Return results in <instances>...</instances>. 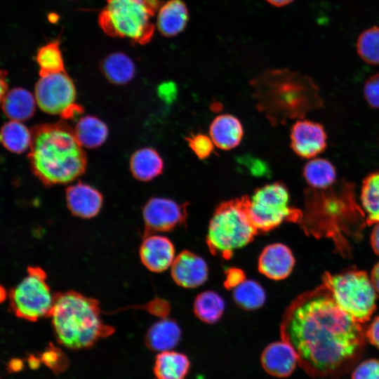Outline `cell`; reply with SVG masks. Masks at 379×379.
Masks as SVG:
<instances>
[{"label":"cell","instance_id":"cell-1","mask_svg":"<svg viewBox=\"0 0 379 379\" xmlns=\"http://www.w3.org/2000/svg\"><path fill=\"white\" fill-rule=\"evenodd\" d=\"M361 324L328 292L293 303L281 324V337L292 345L308 375L338 377L362 355L366 336Z\"/></svg>","mask_w":379,"mask_h":379},{"label":"cell","instance_id":"cell-2","mask_svg":"<svg viewBox=\"0 0 379 379\" xmlns=\"http://www.w3.org/2000/svg\"><path fill=\"white\" fill-rule=\"evenodd\" d=\"M31 132L30 167L45 185L67 184L85 172L86 154L67 123L37 125Z\"/></svg>","mask_w":379,"mask_h":379},{"label":"cell","instance_id":"cell-3","mask_svg":"<svg viewBox=\"0 0 379 379\" xmlns=\"http://www.w3.org/2000/svg\"><path fill=\"white\" fill-rule=\"evenodd\" d=\"M50 317L58 342L71 350L91 347L114 333L103 323L98 301L76 291L55 295Z\"/></svg>","mask_w":379,"mask_h":379},{"label":"cell","instance_id":"cell-4","mask_svg":"<svg viewBox=\"0 0 379 379\" xmlns=\"http://www.w3.org/2000/svg\"><path fill=\"white\" fill-rule=\"evenodd\" d=\"M248 197L220 204L208 224L206 244L211 252L230 258L234 252L253 241L258 233L248 212Z\"/></svg>","mask_w":379,"mask_h":379},{"label":"cell","instance_id":"cell-5","mask_svg":"<svg viewBox=\"0 0 379 379\" xmlns=\"http://www.w3.org/2000/svg\"><path fill=\"white\" fill-rule=\"evenodd\" d=\"M258 81L265 84L271 106L287 117H302L318 107V89L311 79L288 69L269 70ZM273 108V109H274Z\"/></svg>","mask_w":379,"mask_h":379},{"label":"cell","instance_id":"cell-6","mask_svg":"<svg viewBox=\"0 0 379 379\" xmlns=\"http://www.w3.org/2000/svg\"><path fill=\"white\" fill-rule=\"evenodd\" d=\"M154 13L145 0H106L98 24L109 36L127 38L143 45L154 35L155 27L150 18Z\"/></svg>","mask_w":379,"mask_h":379},{"label":"cell","instance_id":"cell-7","mask_svg":"<svg viewBox=\"0 0 379 379\" xmlns=\"http://www.w3.org/2000/svg\"><path fill=\"white\" fill-rule=\"evenodd\" d=\"M323 281L335 303L354 320L363 324L370 319L375 310L376 291L366 272L326 273Z\"/></svg>","mask_w":379,"mask_h":379},{"label":"cell","instance_id":"cell-8","mask_svg":"<svg viewBox=\"0 0 379 379\" xmlns=\"http://www.w3.org/2000/svg\"><path fill=\"white\" fill-rule=\"evenodd\" d=\"M289 203L288 190L280 182L260 187L248 197V215L258 232H269L284 222L298 221L302 213Z\"/></svg>","mask_w":379,"mask_h":379},{"label":"cell","instance_id":"cell-9","mask_svg":"<svg viewBox=\"0 0 379 379\" xmlns=\"http://www.w3.org/2000/svg\"><path fill=\"white\" fill-rule=\"evenodd\" d=\"M10 306L21 319L34 321L50 316L55 296L39 267H29L27 275L8 293Z\"/></svg>","mask_w":379,"mask_h":379},{"label":"cell","instance_id":"cell-10","mask_svg":"<svg viewBox=\"0 0 379 379\" xmlns=\"http://www.w3.org/2000/svg\"><path fill=\"white\" fill-rule=\"evenodd\" d=\"M76 88L65 72L41 76L34 87V97L39 108L50 114L70 119L83 112L75 103Z\"/></svg>","mask_w":379,"mask_h":379},{"label":"cell","instance_id":"cell-11","mask_svg":"<svg viewBox=\"0 0 379 379\" xmlns=\"http://www.w3.org/2000/svg\"><path fill=\"white\" fill-rule=\"evenodd\" d=\"M142 218L145 236L169 232L185 222L186 205L171 199L153 197L144 206Z\"/></svg>","mask_w":379,"mask_h":379},{"label":"cell","instance_id":"cell-12","mask_svg":"<svg viewBox=\"0 0 379 379\" xmlns=\"http://www.w3.org/2000/svg\"><path fill=\"white\" fill-rule=\"evenodd\" d=\"M327 145L324 127L310 120H299L292 126L291 146L299 157L311 159L322 152Z\"/></svg>","mask_w":379,"mask_h":379},{"label":"cell","instance_id":"cell-13","mask_svg":"<svg viewBox=\"0 0 379 379\" xmlns=\"http://www.w3.org/2000/svg\"><path fill=\"white\" fill-rule=\"evenodd\" d=\"M260 364L270 375L284 378L293 373L298 365V357L292 345L281 339L268 344L263 349Z\"/></svg>","mask_w":379,"mask_h":379},{"label":"cell","instance_id":"cell-14","mask_svg":"<svg viewBox=\"0 0 379 379\" xmlns=\"http://www.w3.org/2000/svg\"><path fill=\"white\" fill-rule=\"evenodd\" d=\"M170 269L173 281L185 288L200 286L208 276V267L204 259L187 250L176 255Z\"/></svg>","mask_w":379,"mask_h":379},{"label":"cell","instance_id":"cell-15","mask_svg":"<svg viewBox=\"0 0 379 379\" xmlns=\"http://www.w3.org/2000/svg\"><path fill=\"white\" fill-rule=\"evenodd\" d=\"M140 257L149 271L162 272L171 268L176 257L175 246L166 237L157 234L145 235L140 245Z\"/></svg>","mask_w":379,"mask_h":379},{"label":"cell","instance_id":"cell-16","mask_svg":"<svg viewBox=\"0 0 379 379\" xmlns=\"http://www.w3.org/2000/svg\"><path fill=\"white\" fill-rule=\"evenodd\" d=\"M295 258L291 250L285 244L274 243L267 245L259 255V272L272 280H282L291 273Z\"/></svg>","mask_w":379,"mask_h":379},{"label":"cell","instance_id":"cell-17","mask_svg":"<svg viewBox=\"0 0 379 379\" xmlns=\"http://www.w3.org/2000/svg\"><path fill=\"white\" fill-rule=\"evenodd\" d=\"M65 199L70 212L81 218H91L100 212L103 203L102 194L92 186L78 182L66 189Z\"/></svg>","mask_w":379,"mask_h":379},{"label":"cell","instance_id":"cell-18","mask_svg":"<svg viewBox=\"0 0 379 379\" xmlns=\"http://www.w3.org/2000/svg\"><path fill=\"white\" fill-rule=\"evenodd\" d=\"M189 20V11L182 0H168L157 14V27L164 36L173 37L182 32Z\"/></svg>","mask_w":379,"mask_h":379},{"label":"cell","instance_id":"cell-19","mask_svg":"<svg viewBox=\"0 0 379 379\" xmlns=\"http://www.w3.org/2000/svg\"><path fill=\"white\" fill-rule=\"evenodd\" d=\"M181 336L179 324L173 319L164 317L149 327L145 335V345L154 352L172 350L180 343Z\"/></svg>","mask_w":379,"mask_h":379},{"label":"cell","instance_id":"cell-20","mask_svg":"<svg viewBox=\"0 0 379 379\" xmlns=\"http://www.w3.org/2000/svg\"><path fill=\"white\" fill-rule=\"evenodd\" d=\"M209 132L215 145L222 149L236 147L244 135L240 121L228 114L216 117L210 126Z\"/></svg>","mask_w":379,"mask_h":379},{"label":"cell","instance_id":"cell-21","mask_svg":"<svg viewBox=\"0 0 379 379\" xmlns=\"http://www.w3.org/2000/svg\"><path fill=\"white\" fill-rule=\"evenodd\" d=\"M2 110L11 120L22 121L31 118L35 112L36 99L23 88H13L1 98Z\"/></svg>","mask_w":379,"mask_h":379},{"label":"cell","instance_id":"cell-22","mask_svg":"<svg viewBox=\"0 0 379 379\" xmlns=\"http://www.w3.org/2000/svg\"><path fill=\"white\" fill-rule=\"evenodd\" d=\"M191 362L184 353L168 350L157 354L153 372L157 379H185Z\"/></svg>","mask_w":379,"mask_h":379},{"label":"cell","instance_id":"cell-23","mask_svg":"<svg viewBox=\"0 0 379 379\" xmlns=\"http://www.w3.org/2000/svg\"><path fill=\"white\" fill-rule=\"evenodd\" d=\"M129 166L133 176L136 180L147 182L161 173L164 162L154 149L142 147L131 155Z\"/></svg>","mask_w":379,"mask_h":379},{"label":"cell","instance_id":"cell-24","mask_svg":"<svg viewBox=\"0 0 379 379\" xmlns=\"http://www.w3.org/2000/svg\"><path fill=\"white\" fill-rule=\"evenodd\" d=\"M100 69L105 78L116 85L128 83L135 73L133 61L121 52L113 53L105 58L100 63Z\"/></svg>","mask_w":379,"mask_h":379},{"label":"cell","instance_id":"cell-25","mask_svg":"<svg viewBox=\"0 0 379 379\" xmlns=\"http://www.w3.org/2000/svg\"><path fill=\"white\" fill-rule=\"evenodd\" d=\"M74 131L79 144L91 149L101 146L108 136V128L105 123L90 115L79 119Z\"/></svg>","mask_w":379,"mask_h":379},{"label":"cell","instance_id":"cell-26","mask_svg":"<svg viewBox=\"0 0 379 379\" xmlns=\"http://www.w3.org/2000/svg\"><path fill=\"white\" fill-rule=\"evenodd\" d=\"M303 177L313 189L323 190L333 186L335 182L334 166L327 159L315 158L309 161L303 168Z\"/></svg>","mask_w":379,"mask_h":379},{"label":"cell","instance_id":"cell-27","mask_svg":"<svg viewBox=\"0 0 379 379\" xmlns=\"http://www.w3.org/2000/svg\"><path fill=\"white\" fill-rule=\"evenodd\" d=\"M225 308L223 298L216 292L206 291L199 293L193 304L196 317L206 324H214L219 321Z\"/></svg>","mask_w":379,"mask_h":379},{"label":"cell","instance_id":"cell-28","mask_svg":"<svg viewBox=\"0 0 379 379\" xmlns=\"http://www.w3.org/2000/svg\"><path fill=\"white\" fill-rule=\"evenodd\" d=\"M360 200L366 223H379V171L370 173L363 180Z\"/></svg>","mask_w":379,"mask_h":379},{"label":"cell","instance_id":"cell-29","mask_svg":"<svg viewBox=\"0 0 379 379\" xmlns=\"http://www.w3.org/2000/svg\"><path fill=\"white\" fill-rule=\"evenodd\" d=\"M32 132L21 121L11 120L1 130V142L8 151L22 153L29 148Z\"/></svg>","mask_w":379,"mask_h":379},{"label":"cell","instance_id":"cell-30","mask_svg":"<svg viewBox=\"0 0 379 379\" xmlns=\"http://www.w3.org/2000/svg\"><path fill=\"white\" fill-rule=\"evenodd\" d=\"M233 299L241 309L254 310L264 305L266 293L258 282L252 279H245L233 289Z\"/></svg>","mask_w":379,"mask_h":379},{"label":"cell","instance_id":"cell-31","mask_svg":"<svg viewBox=\"0 0 379 379\" xmlns=\"http://www.w3.org/2000/svg\"><path fill=\"white\" fill-rule=\"evenodd\" d=\"M36 61L39 67V75L65 71L64 61L58 40L51 41L37 51Z\"/></svg>","mask_w":379,"mask_h":379},{"label":"cell","instance_id":"cell-32","mask_svg":"<svg viewBox=\"0 0 379 379\" xmlns=\"http://www.w3.org/2000/svg\"><path fill=\"white\" fill-rule=\"evenodd\" d=\"M356 50L359 58L372 65H379V26H372L359 35Z\"/></svg>","mask_w":379,"mask_h":379},{"label":"cell","instance_id":"cell-33","mask_svg":"<svg viewBox=\"0 0 379 379\" xmlns=\"http://www.w3.org/2000/svg\"><path fill=\"white\" fill-rule=\"evenodd\" d=\"M39 356L41 363L55 374L62 373L67 368L68 359L67 356L60 348L52 343H50Z\"/></svg>","mask_w":379,"mask_h":379},{"label":"cell","instance_id":"cell-34","mask_svg":"<svg viewBox=\"0 0 379 379\" xmlns=\"http://www.w3.org/2000/svg\"><path fill=\"white\" fill-rule=\"evenodd\" d=\"M187 142L192 152L201 159L209 157L215 146L210 136L202 133L191 135Z\"/></svg>","mask_w":379,"mask_h":379},{"label":"cell","instance_id":"cell-35","mask_svg":"<svg viewBox=\"0 0 379 379\" xmlns=\"http://www.w3.org/2000/svg\"><path fill=\"white\" fill-rule=\"evenodd\" d=\"M351 379H379V359H368L353 369Z\"/></svg>","mask_w":379,"mask_h":379},{"label":"cell","instance_id":"cell-36","mask_svg":"<svg viewBox=\"0 0 379 379\" xmlns=\"http://www.w3.org/2000/svg\"><path fill=\"white\" fill-rule=\"evenodd\" d=\"M239 162L254 176L262 177L270 174L268 165L258 158L245 155L239 158Z\"/></svg>","mask_w":379,"mask_h":379},{"label":"cell","instance_id":"cell-37","mask_svg":"<svg viewBox=\"0 0 379 379\" xmlns=\"http://www.w3.org/2000/svg\"><path fill=\"white\" fill-rule=\"evenodd\" d=\"M364 93L368 105L379 108V72L373 74L366 81Z\"/></svg>","mask_w":379,"mask_h":379},{"label":"cell","instance_id":"cell-38","mask_svg":"<svg viewBox=\"0 0 379 379\" xmlns=\"http://www.w3.org/2000/svg\"><path fill=\"white\" fill-rule=\"evenodd\" d=\"M159 97L166 104L173 103L178 96L177 85L173 81H165L157 88Z\"/></svg>","mask_w":379,"mask_h":379},{"label":"cell","instance_id":"cell-39","mask_svg":"<svg viewBox=\"0 0 379 379\" xmlns=\"http://www.w3.org/2000/svg\"><path fill=\"white\" fill-rule=\"evenodd\" d=\"M245 279L246 274L241 269L231 267L225 272L224 286L227 289L233 290Z\"/></svg>","mask_w":379,"mask_h":379},{"label":"cell","instance_id":"cell-40","mask_svg":"<svg viewBox=\"0 0 379 379\" xmlns=\"http://www.w3.org/2000/svg\"><path fill=\"white\" fill-rule=\"evenodd\" d=\"M367 340L379 349V315L374 318L365 331Z\"/></svg>","mask_w":379,"mask_h":379},{"label":"cell","instance_id":"cell-41","mask_svg":"<svg viewBox=\"0 0 379 379\" xmlns=\"http://www.w3.org/2000/svg\"><path fill=\"white\" fill-rule=\"evenodd\" d=\"M371 244L374 252L379 255V223L375 224L372 230Z\"/></svg>","mask_w":379,"mask_h":379},{"label":"cell","instance_id":"cell-42","mask_svg":"<svg viewBox=\"0 0 379 379\" xmlns=\"http://www.w3.org/2000/svg\"><path fill=\"white\" fill-rule=\"evenodd\" d=\"M370 279L376 292L379 293V262L372 269Z\"/></svg>","mask_w":379,"mask_h":379},{"label":"cell","instance_id":"cell-43","mask_svg":"<svg viewBox=\"0 0 379 379\" xmlns=\"http://www.w3.org/2000/svg\"><path fill=\"white\" fill-rule=\"evenodd\" d=\"M24 367L23 362L20 359H12L7 365V370L10 373L21 371Z\"/></svg>","mask_w":379,"mask_h":379},{"label":"cell","instance_id":"cell-44","mask_svg":"<svg viewBox=\"0 0 379 379\" xmlns=\"http://www.w3.org/2000/svg\"><path fill=\"white\" fill-rule=\"evenodd\" d=\"M6 72L2 70L1 72V98L8 92V84L6 82Z\"/></svg>","mask_w":379,"mask_h":379},{"label":"cell","instance_id":"cell-45","mask_svg":"<svg viewBox=\"0 0 379 379\" xmlns=\"http://www.w3.org/2000/svg\"><path fill=\"white\" fill-rule=\"evenodd\" d=\"M27 362L31 368L36 369L39 367L41 361L39 358V356L30 354L27 358Z\"/></svg>","mask_w":379,"mask_h":379},{"label":"cell","instance_id":"cell-46","mask_svg":"<svg viewBox=\"0 0 379 379\" xmlns=\"http://www.w3.org/2000/svg\"><path fill=\"white\" fill-rule=\"evenodd\" d=\"M271 5L276 7H282L292 3L294 0H266Z\"/></svg>","mask_w":379,"mask_h":379},{"label":"cell","instance_id":"cell-47","mask_svg":"<svg viewBox=\"0 0 379 379\" xmlns=\"http://www.w3.org/2000/svg\"><path fill=\"white\" fill-rule=\"evenodd\" d=\"M48 19H49V21L51 22H57L58 19V16L55 14V13H51L49 15H48Z\"/></svg>","mask_w":379,"mask_h":379}]
</instances>
